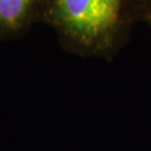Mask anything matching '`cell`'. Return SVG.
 I'll use <instances>...</instances> for the list:
<instances>
[{
    "instance_id": "cell-1",
    "label": "cell",
    "mask_w": 151,
    "mask_h": 151,
    "mask_svg": "<svg viewBox=\"0 0 151 151\" xmlns=\"http://www.w3.org/2000/svg\"><path fill=\"white\" fill-rule=\"evenodd\" d=\"M67 52L112 60L145 22L143 0H42L39 20Z\"/></svg>"
},
{
    "instance_id": "cell-2",
    "label": "cell",
    "mask_w": 151,
    "mask_h": 151,
    "mask_svg": "<svg viewBox=\"0 0 151 151\" xmlns=\"http://www.w3.org/2000/svg\"><path fill=\"white\" fill-rule=\"evenodd\" d=\"M42 0H0V40L27 34L39 20Z\"/></svg>"
},
{
    "instance_id": "cell-3",
    "label": "cell",
    "mask_w": 151,
    "mask_h": 151,
    "mask_svg": "<svg viewBox=\"0 0 151 151\" xmlns=\"http://www.w3.org/2000/svg\"><path fill=\"white\" fill-rule=\"evenodd\" d=\"M143 10H145V22L151 26V0H143Z\"/></svg>"
}]
</instances>
